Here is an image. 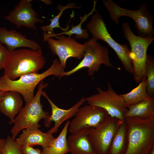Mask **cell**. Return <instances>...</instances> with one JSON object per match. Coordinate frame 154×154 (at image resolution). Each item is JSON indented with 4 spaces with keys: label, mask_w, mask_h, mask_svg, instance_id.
Masks as SVG:
<instances>
[{
    "label": "cell",
    "mask_w": 154,
    "mask_h": 154,
    "mask_svg": "<svg viewBox=\"0 0 154 154\" xmlns=\"http://www.w3.org/2000/svg\"><path fill=\"white\" fill-rule=\"evenodd\" d=\"M46 62L41 50L22 48L9 52L4 67V75L14 80L29 74L37 73Z\"/></svg>",
    "instance_id": "7a4b0ae2"
},
{
    "label": "cell",
    "mask_w": 154,
    "mask_h": 154,
    "mask_svg": "<svg viewBox=\"0 0 154 154\" xmlns=\"http://www.w3.org/2000/svg\"><path fill=\"white\" fill-rule=\"evenodd\" d=\"M96 1H94V5L93 9L92 11L88 14H85L82 17H80V21L78 25L76 26L72 25L71 26V29L68 31L61 32L58 34H54L53 35H50L47 33L43 32V34L44 37V41H45V40L49 37H55L57 36H60L62 35H68L69 36L71 37L72 35H75V37L77 39H81L82 38L87 39L89 37V34L86 29H83L82 28V24L86 20L88 17L93 14L94 11L97 12L96 9Z\"/></svg>",
    "instance_id": "7402d4cb"
},
{
    "label": "cell",
    "mask_w": 154,
    "mask_h": 154,
    "mask_svg": "<svg viewBox=\"0 0 154 154\" xmlns=\"http://www.w3.org/2000/svg\"><path fill=\"white\" fill-rule=\"evenodd\" d=\"M96 90L97 93L85 98L88 104L102 108L111 116L124 121L128 108L125 106L123 98L115 92L110 83H108L106 91L99 87Z\"/></svg>",
    "instance_id": "9c48e42d"
},
{
    "label": "cell",
    "mask_w": 154,
    "mask_h": 154,
    "mask_svg": "<svg viewBox=\"0 0 154 154\" xmlns=\"http://www.w3.org/2000/svg\"><path fill=\"white\" fill-rule=\"evenodd\" d=\"M146 88L149 98L154 97V60L153 57L147 54L145 68Z\"/></svg>",
    "instance_id": "d4e9b609"
},
{
    "label": "cell",
    "mask_w": 154,
    "mask_h": 154,
    "mask_svg": "<svg viewBox=\"0 0 154 154\" xmlns=\"http://www.w3.org/2000/svg\"><path fill=\"white\" fill-rule=\"evenodd\" d=\"M48 86V83H44L43 80L41 81L39 83L37 93L32 100L21 109L13 120L9 121V124H13L10 131L11 137L13 139H15L22 130L39 129L40 127V125L38 124L39 121L50 116L48 112L43 110V106L40 102L42 90Z\"/></svg>",
    "instance_id": "277c9868"
},
{
    "label": "cell",
    "mask_w": 154,
    "mask_h": 154,
    "mask_svg": "<svg viewBox=\"0 0 154 154\" xmlns=\"http://www.w3.org/2000/svg\"><path fill=\"white\" fill-rule=\"evenodd\" d=\"M4 144V143L2 144H0V154H1V153Z\"/></svg>",
    "instance_id": "1f68e13d"
},
{
    "label": "cell",
    "mask_w": 154,
    "mask_h": 154,
    "mask_svg": "<svg viewBox=\"0 0 154 154\" xmlns=\"http://www.w3.org/2000/svg\"><path fill=\"white\" fill-rule=\"evenodd\" d=\"M9 51L0 43V70L4 68Z\"/></svg>",
    "instance_id": "4316f807"
},
{
    "label": "cell",
    "mask_w": 154,
    "mask_h": 154,
    "mask_svg": "<svg viewBox=\"0 0 154 154\" xmlns=\"http://www.w3.org/2000/svg\"><path fill=\"white\" fill-rule=\"evenodd\" d=\"M67 121L60 133L52 143L42 148V154H66L69 152L67 142V135L70 123Z\"/></svg>",
    "instance_id": "ffe728a7"
},
{
    "label": "cell",
    "mask_w": 154,
    "mask_h": 154,
    "mask_svg": "<svg viewBox=\"0 0 154 154\" xmlns=\"http://www.w3.org/2000/svg\"><path fill=\"white\" fill-rule=\"evenodd\" d=\"M149 154H154V146L150 150Z\"/></svg>",
    "instance_id": "4dcf8cb0"
},
{
    "label": "cell",
    "mask_w": 154,
    "mask_h": 154,
    "mask_svg": "<svg viewBox=\"0 0 154 154\" xmlns=\"http://www.w3.org/2000/svg\"><path fill=\"white\" fill-rule=\"evenodd\" d=\"M127 145V127L124 120L117 131L108 154H125Z\"/></svg>",
    "instance_id": "44dd1931"
},
{
    "label": "cell",
    "mask_w": 154,
    "mask_h": 154,
    "mask_svg": "<svg viewBox=\"0 0 154 154\" xmlns=\"http://www.w3.org/2000/svg\"><path fill=\"white\" fill-rule=\"evenodd\" d=\"M54 139L52 134L43 132L39 129H25L15 141L21 148L39 145L43 148L50 145Z\"/></svg>",
    "instance_id": "2e32d148"
},
{
    "label": "cell",
    "mask_w": 154,
    "mask_h": 154,
    "mask_svg": "<svg viewBox=\"0 0 154 154\" xmlns=\"http://www.w3.org/2000/svg\"><path fill=\"white\" fill-rule=\"evenodd\" d=\"M56 59L53 61L51 66L46 70L40 74L31 73L24 75L17 80H13L3 75L0 77V88L5 92L10 91L16 92L22 95L25 104L33 99L34 89L37 85L43 80L50 75L56 77H63L65 72Z\"/></svg>",
    "instance_id": "6da1fadb"
},
{
    "label": "cell",
    "mask_w": 154,
    "mask_h": 154,
    "mask_svg": "<svg viewBox=\"0 0 154 154\" xmlns=\"http://www.w3.org/2000/svg\"><path fill=\"white\" fill-rule=\"evenodd\" d=\"M110 116L98 127L90 128L88 137L96 154H108L114 136L122 122Z\"/></svg>",
    "instance_id": "30bf717a"
},
{
    "label": "cell",
    "mask_w": 154,
    "mask_h": 154,
    "mask_svg": "<svg viewBox=\"0 0 154 154\" xmlns=\"http://www.w3.org/2000/svg\"><path fill=\"white\" fill-rule=\"evenodd\" d=\"M124 118L137 117L143 120L154 118V97L142 101L127 108Z\"/></svg>",
    "instance_id": "d6986e66"
},
{
    "label": "cell",
    "mask_w": 154,
    "mask_h": 154,
    "mask_svg": "<svg viewBox=\"0 0 154 154\" xmlns=\"http://www.w3.org/2000/svg\"><path fill=\"white\" fill-rule=\"evenodd\" d=\"M1 154H25L15 139L8 136L5 139Z\"/></svg>",
    "instance_id": "484cf974"
},
{
    "label": "cell",
    "mask_w": 154,
    "mask_h": 154,
    "mask_svg": "<svg viewBox=\"0 0 154 154\" xmlns=\"http://www.w3.org/2000/svg\"><path fill=\"white\" fill-rule=\"evenodd\" d=\"M89 130L88 128L82 129L67 137L71 154H96L88 139Z\"/></svg>",
    "instance_id": "e0dca14e"
},
{
    "label": "cell",
    "mask_w": 154,
    "mask_h": 154,
    "mask_svg": "<svg viewBox=\"0 0 154 154\" xmlns=\"http://www.w3.org/2000/svg\"><path fill=\"white\" fill-rule=\"evenodd\" d=\"M124 36L129 42L131 49L129 56L133 69V78L136 83L146 79L145 68L147 50L154 40L153 37L144 38L135 35L129 24L124 22L122 25Z\"/></svg>",
    "instance_id": "8992f818"
},
{
    "label": "cell",
    "mask_w": 154,
    "mask_h": 154,
    "mask_svg": "<svg viewBox=\"0 0 154 154\" xmlns=\"http://www.w3.org/2000/svg\"><path fill=\"white\" fill-rule=\"evenodd\" d=\"M5 139L0 138V144L3 143L4 142Z\"/></svg>",
    "instance_id": "d6a6232c"
},
{
    "label": "cell",
    "mask_w": 154,
    "mask_h": 154,
    "mask_svg": "<svg viewBox=\"0 0 154 154\" xmlns=\"http://www.w3.org/2000/svg\"><path fill=\"white\" fill-rule=\"evenodd\" d=\"M102 3L111 20L115 24L119 23V18L122 16L129 17L134 21L138 36L144 38L153 37L154 34L153 20L146 3H141L137 10H131L119 6L112 0H104Z\"/></svg>",
    "instance_id": "5b68a950"
},
{
    "label": "cell",
    "mask_w": 154,
    "mask_h": 154,
    "mask_svg": "<svg viewBox=\"0 0 154 154\" xmlns=\"http://www.w3.org/2000/svg\"><path fill=\"white\" fill-rule=\"evenodd\" d=\"M127 127L128 145L125 154H149L154 146V118H125Z\"/></svg>",
    "instance_id": "3957f363"
},
{
    "label": "cell",
    "mask_w": 154,
    "mask_h": 154,
    "mask_svg": "<svg viewBox=\"0 0 154 154\" xmlns=\"http://www.w3.org/2000/svg\"><path fill=\"white\" fill-rule=\"evenodd\" d=\"M0 43L5 44L9 52L22 47H28L35 51L42 48L40 45L36 41L27 39L26 36L16 30H8L2 27H0Z\"/></svg>",
    "instance_id": "9a60e30c"
},
{
    "label": "cell",
    "mask_w": 154,
    "mask_h": 154,
    "mask_svg": "<svg viewBox=\"0 0 154 154\" xmlns=\"http://www.w3.org/2000/svg\"><path fill=\"white\" fill-rule=\"evenodd\" d=\"M123 98L125 106H129L149 99L146 88V79L142 80L139 85L129 92L119 94Z\"/></svg>",
    "instance_id": "603a6c76"
},
{
    "label": "cell",
    "mask_w": 154,
    "mask_h": 154,
    "mask_svg": "<svg viewBox=\"0 0 154 154\" xmlns=\"http://www.w3.org/2000/svg\"><path fill=\"white\" fill-rule=\"evenodd\" d=\"M31 0H21L9 12L8 15L4 18L15 25L18 28L24 26L36 31V23H43V20L38 18V14L33 8Z\"/></svg>",
    "instance_id": "4fadbf2b"
},
{
    "label": "cell",
    "mask_w": 154,
    "mask_h": 154,
    "mask_svg": "<svg viewBox=\"0 0 154 154\" xmlns=\"http://www.w3.org/2000/svg\"><path fill=\"white\" fill-rule=\"evenodd\" d=\"M76 4L74 3H68L66 6H64L60 4L57 6V9L59 10V13L54 18L51 19H48L50 21V23L48 25L42 26L40 28L41 30L44 33L47 32L50 35H53L55 34L53 31L54 28H58L62 31L66 32L69 30L70 27L68 26L66 28L61 27L59 25V20L60 17L62 16L63 12L66 9L71 8H80V7L75 6Z\"/></svg>",
    "instance_id": "cb8c5ba5"
},
{
    "label": "cell",
    "mask_w": 154,
    "mask_h": 154,
    "mask_svg": "<svg viewBox=\"0 0 154 154\" xmlns=\"http://www.w3.org/2000/svg\"><path fill=\"white\" fill-rule=\"evenodd\" d=\"M40 1L47 5H50L52 3L51 0H40Z\"/></svg>",
    "instance_id": "f1b7e54d"
},
{
    "label": "cell",
    "mask_w": 154,
    "mask_h": 154,
    "mask_svg": "<svg viewBox=\"0 0 154 154\" xmlns=\"http://www.w3.org/2000/svg\"><path fill=\"white\" fill-rule=\"evenodd\" d=\"M23 100L21 94L13 91L5 92L0 99V111L10 119L13 120L22 108Z\"/></svg>",
    "instance_id": "ac0fdd59"
},
{
    "label": "cell",
    "mask_w": 154,
    "mask_h": 154,
    "mask_svg": "<svg viewBox=\"0 0 154 154\" xmlns=\"http://www.w3.org/2000/svg\"><path fill=\"white\" fill-rule=\"evenodd\" d=\"M22 149L25 154H42L39 149H35L32 146H25L22 147Z\"/></svg>",
    "instance_id": "83f0119b"
},
{
    "label": "cell",
    "mask_w": 154,
    "mask_h": 154,
    "mask_svg": "<svg viewBox=\"0 0 154 154\" xmlns=\"http://www.w3.org/2000/svg\"><path fill=\"white\" fill-rule=\"evenodd\" d=\"M5 93V92H2L0 88V99L4 96Z\"/></svg>",
    "instance_id": "f546056e"
},
{
    "label": "cell",
    "mask_w": 154,
    "mask_h": 154,
    "mask_svg": "<svg viewBox=\"0 0 154 154\" xmlns=\"http://www.w3.org/2000/svg\"><path fill=\"white\" fill-rule=\"evenodd\" d=\"M84 55L82 60L71 70L65 72L63 76H67L84 68H87L89 76H93L98 72L101 65L113 67L110 61L108 48L102 46L92 38L84 43Z\"/></svg>",
    "instance_id": "ba28073f"
},
{
    "label": "cell",
    "mask_w": 154,
    "mask_h": 154,
    "mask_svg": "<svg viewBox=\"0 0 154 154\" xmlns=\"http://www.w3.org/2000/svg\"><path fill=\"white\" fill-rule=\"evenodd\" d=\"M110 116L105 109L99 107L88 104L80 107L70 122L69 132L72 133L84 128H96Z\"/></svg>",
    "instance_id": "7c38bea8"
},
{
    "label": "cell",
    "mask_w": 154,
    "mask_h": 154,
    "mask_svg": "<svg viewBox=\"0 0 154 154\" xmlns=\"http://www.w3.org/2000/svg\"><path fill=\"white\" fill-rule=\"evenodd\" d=\"M54 39L52 37L46 38L48 47L52 53L58 57L62 67L65 69L66 62L70 57H74L78 59L83 58L84 55V45L76 41L75 38L71 37H66L62 35L55 37Z\"/></svg>",
    "instance_id": "8fae6325"
},
{
    "label": "cell",
    "mask_w": 154,
    "mask_h": 154,
    "mask_svg": "<svg viewBox=\"0 0 154 154\" xmlns=\"http://www.w3.org/2000/svg\"><path fill=\"white\" fill-rule=\"evenodd\" d=\"M41 95L48 101L51 108V114L47 118L44 119V125L49 127L52 121L54 122L53 127L48 132L53 134L57 132L61 125L65 121L75 116L78 108L86 101L85 98L83 97L73 106L68 110H64L58 108L50 100L46 93L42 91Z\"/></svg>",
    "instance_id": "5bb4252c"
},
{
    "label": "cell",
    "mask_w": 154,
    "mask_h": 154,
    "mask_svg": "<svg viewBox=\"0 0 154 154\" xmlns=\"http://www.w3.org/2000/svg\"><path fill=\"white\" fill-rule=\"evenodd\" d=\"M86 27L93 38L106 42L115 51L125 70L130 74H133V67L129 56L130 49L128 45L120 44L112 38L104 19L97 12L92 17Z\"/></svg>",
    "instance_id": "52a82bcc"
}]
</instances>
